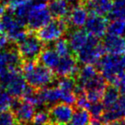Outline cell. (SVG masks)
Instances as JSON below:
<instances>
[{"label":"cell","instance_id":"836d02e7","mask_svg":"<svg viewBox=\"0 0 125 125\" xmlns=\"http://www.w3.org/2000/svg\"><path fill=\"white\" fill-rule=\"evenodd\" d=\"M108 125H125V118H120V119L115 120V121L108 123Z\"/></svg>","mask_w":125,"mask_h":125},{"label":"cell","instance_id":"6da1fadb","mask_svg":"<svg viewBox=\"0 0 125 125\" xmlns=\"http://www.w3.org/2000/svg\"><path fill=\"white\" fill-rule=\"evenodd\" d=\"M70 24L66 17L54 18L47 24L34 32L36 36L44 44L56 41L69 32Z\"/></svg>","mask_w":125,"mask_h":125},{"label":"cell","instance_id":"484cf974","mask_svg":"<svg viewBox=\"0 0 125 125\" xmlns=\"http://www.w3.org/2000/svg\"><path fill=\"white\" fill-rule=\"evenodd\" d=\"M104 106L102 104V102H96L92 103L88 109V111L91 115V117L95 118V119H99L102 116V114L104 111Z\"/></svg>","mask_w":125,"mask_h":125},{"label":"cell","instance_id":"8992f818","mask_svg":"<svg viewBox=\"0 0 125 125\" xmlns=\"http://www.w3.org/2000/svg\"><path fill=\"white\" fill-rule=\"evenodd\" d=\"M36 108L31 103L21 98H13L10 104V110L14 114L18 124L28 125L32 123Z\"/></svg>","mask_w":125,"mask_h":125},{"label":"cell","instance_id":"277c9868","mask_svg":"<svg viewBox=\"0 0 125 125\" xmlns=\"http://www.w3.org/2000/svg\"><path fill=\"white\" fill-rule=\"evenodd\" d=\"M48 6L44 2H37L31 5L27 15V28L30 32H36L52 20Z\"/></svg>","mask_w":125,"mask_h":125},{"label":"cell","instance_id":"4dcf8cb0","mask_svg":"<svg viewBox=\"0 0 125 125\" xmlns=\"http://www.w3.org/2000/svg\"><path fill=\"white\" fill-rule=\"evenodd\" d=\"M115 106L119 111L123 118H125V95H122L121 97H119Z\"/></svg>","mask_w":125,"mask_h":125},{"label":"cell","instance_id":"e0dca14e","mask_svg":"<svg viewBox=\"0 0 125 125\" xmlns=\"http://www.w3.org/2000/svg\"><path fill=\"white\" fill-rule=\"evenodd\" d=\"M60 60V57L54 49L45 48L42 50L39 57V62L51 70H55Z\"/></svg>","mask_w":125,"mask_h":125},{"label":"cell","instance_id":"52a82bcc","mask_svg":"<svg viewBox=\"0 0 125 125\" xmlns=\"http://www.w3.org/2000/svg\"><path fill=\"white\" fill-rule=\"evenodd\" d=\"M50 117V125H61L71 121L74 113L72 105L65 103H56L47 109Z\"/></svg>","mask_w":125,"mask_h":125},{"label":"cell","instance_id":"8d00e7d4","mask_svg":"<svg viewBox=\"0 0 125 125\" xmlns=\"http://www.w3.org/2000/svg\"><path fill=\"white\" fill-rule=\"evenodd\" d=\"M61 125H74V124H72V123H65V124H61Z\"/></svg>","mask_w":125,"mask_h":125},{"label":"cell","instance_id":"5bb4252c","mask_svg":"<svg viewBox=\"0 0 125 125\" xmlns=\"http://www.w3.org/2000/svg\"><path fill=\"white\" fill-rule=\"evenodd\" d=\"M88 36L89 34L87 33V32L85 29H82L81 28L74 29L70 33H69L68 42L71 52L74 54L79 52L85 45Z\"/></svg>","mask_w":125,"mask_h":125},{"label":"cell","instance_id":"7c38bea8","mask_svg":"<svg viewBox=\"0 0 125 125\" xmlns=\"http://www.w3.org/2000/svg\"><path fill=\"white\" fill-rule=\"evenodd\" d=\"M102 44L108 54L125 55V37L108 34L104 37Z\"/></svg>","mask_w":125,"mask_h":125},{"label":"cell","instance_id":"30bf717a","mask_svg":"<svg viewBox=\"0 0 125 125\" xmlns=\"http://www.w3.org/2000/svg\"><path fill=\"white\" fill-rule=\"evenodd\" d=\"M108 23L109 21L104 16L91 15L90 17H87L85 23V30L88 34L98 39H101L105 36Z\"/></svg>","mask_w":125,"mask_h":125},{"label":"cell","instance_id":"8fae6325","mask_svg":"<svg viewBox=\"0 0 125 125\" xmlns=\"http://www.w3.org/2000/svg\"><path fill=\"white\" fill-rule=\"evenodd\" d=\"M82 4L91 15L105 16L113 8V0H85Z\"/></svg>","mask_w":125,"mask_h":125},{"label":"cell","instance_id":"7402d4cb","mask_svg":"<svg viewBox=\"0 0 125 125\" xmlns=\"http://www.w3.org/2000/svg\"><path fill=\"white\" fill-rule=\"evenodd\" d=\"M54 50L58 54L59 57H64V56L73 53L69 45L68 40L63 37H61L60 39L56 40L55 45H54Z\"/></svg>","mask_w":125,"mask_h":125},{"label":"cell","instance_id":"2e32d148","mask_svg":"<svg viewBox=\"0 0 125 125\" xmlns=\"http://www.w3.org/2000/svg\"><path fill=\"white\" fill-rule=\"evenodd\" d=\"M39 93L43 100L44 104L46 106L54 104L60 101L61 89L58 87H42V88L39 89Z\"/></svg>","mask_w":125,"mask_h":125},{"label":"cell","instance_id":"d6986e66","mask_svg":"<svg viewBox=\"0 0 125 125\" xmlns=\"http://www.w3.org/2000/svg\"><path fill=\"white\" fill-rule=\"evenodd\" d=\"M120 97V93L116 87L112 85H107L104 88L102 96V104L105 109H109L116 104Z\"/></svg>","mask_w":125,"mask_h":125},{"label":"cell","instance_id":"9a60e30c","mask_svg":"<svg viewBox=\"0 0 125 125\" xmlns=\"http://www.w3.org/2000/svg\"><path fill=\"white\" fill-rule=\"evenodd\" d=\"M47 6L52 16L55 18L67 17L70 10V5L66 0H50Z\"/></svg>","mask_w":125,"mask_h":125},{"label":"cell","instance_id":"ba28073f","mask_svg":"<svg viewBox=\"0 0 125 125\" xmlns=\"http://www.w3.org/2000/svg\"><path fill=\"white\" fill-rule=\"evenodd\" d=\"M22 62L17 47L10 46L0 50V75L7 70H21Z\"/></svg>","mask_w":125,"mask_h":125},{"label":"cell","instance_id":"f546056e","mask_svg":"<svg viewBox=\"0 0 125 125\" xmlns=\"http://www.w3.org/2000/svg\"><path fill=\"white\" fill-rule=\"evenodd\" d=\"M75 104H76L77 108L80 109H84L88 111L89 107L91 105V103L88 101V99L86 97V94L83 95H80L76 97V101H75Z\"/></svg>","mask_w":125,"mask_h":125},{"label":"cell","instance_id":"603a6c76","mask_svg":"<svg viewBox=\"0 0 125 125\" xmlns=\"http://www.w3.org/2000/svg\"><path fill=\"white\" fill-rule=\"evenodd\" d=\"M33 125H50V117H49L48 111L41 110L35 111L33 117L32 119Z\"/></svg>","mask_w":125,"mask_h":125},{"label":"cell","instance_id":"1f68e13d","mask_svg":"<svg viewBox=\"0 0 125 125\" xmlns=\"http://www.w3.org/2000/svg\"><path fill=\"white\" fill-rule=\"evenodd\" d=\"M10 43V39L4 32H0V50H3Z\"/></svg>","mask_w":125,"mask_h":125},{"label":"cell","instance_id":"f1b7e54d","mask_svg":"<svg viewBox=\"0 0 125 125\" xmlns=\"http://www.w3.org/2000/svg\"><path fill=\"white\" fill-rule=\"evenodd\" d=\"M109 16L111 20L113 19H123L125 20V6L122 8H112L110 12Z\"/></svg>","mask_w":125,"mask_h":125},{"label":"cell","instance_id":"cb8c5ba5","mask_svg":"<svg viewBox=\"0 0 125 125\" xmlns=\"http://www.w3.org/2000/svg\"><path fill=\"white\" fill-rule=\"evenodd\" d=\"M76 84L75 77H61L57 87L62 91H74Z\"/></svg>","mask_w":125,"mask_h":125},{"label":"cell","instance_id":"74e56055","mask_svg":"<svg viewBox=\"0 0 125 125\" xmlns=\"http://www.w3.org/2000/svg\"><path fill=\"white\" fill-rule=\"evenodd\" d=\"M84 1H85V0H82V3H83V2H84Z\"/></svg>","mask_w":125,"mask_h":125},{"label":"cell","instance_id":"3957f363","mask_svg":"<svg viewBox=\"0 0 125 125\" xmlns=\"http://www.w3.org/2000/svg\"><path fill=\"white\" fill-rule=\"evenodd\" d=\"M106 53L99 39L89 34L87 43L75 53L77 61L83 64H94Z\"/></svg>","mask_w":125,"mask_h":125},{"label":"cell","instance_id":"f35d334b","mask_svg":"<svg viewBox=\"0 0 125 125\" xmlns=\"http://www.w3.org/2000/svg\"><path fill=\"white\" fill-rule=\"evenodd\" d=\"M17 125H20V124H17Z\"/></svg>","mask_w":125,"mask_h":125},{"label":"cell","instance_id":"d4e9b609","mask_svg":"<svg viewBox=\"0 0 125 125\" xmlns=\"http://www.w3.org/2000/svg\"><path fill=\"white\" fill-rule=\"evenodd\" d=\"M17 122L13 112L7 110L0 112V125H17Z\"/></svg>","mask_w":125,"mask_h":125},{"label":"cell","instance_id":"83f0119b","mask_svg":"<svg viewBox=\"0 0 125 125\" xmlns=\"http://www.w3.org/2000/svg\"><path fill=\"white\" fill-rule=\"evenodd\" d=\"M104 94V91L101 90H87L86 91V97L88 99L89 102L96 103L99 102L102 99V96Z\"/></svg>","mask_w":125,"mask_h":125},{"label":"cell","instance_id":"44dd1931","mask_svg":"<svg viewBox=\"0 0 125 125\" xmlns=\"http://www.w3.org/2000/svg\"><path fill=\"white\" fill-rule=\"evenodd\" d=\"M107 33L111 35L122 36L125 33V20L113 19L108 23Z\"/></svg>","mask_w":125,"mask_h":125},{"label":"cell","instance_id":"5b68a950","mask_svg":"<svg viewBox=\"0 0 125 125\" xmlns=\"http://www.w3.org/2000/svg\"><path fill=\"white\" fill-rule=\"evenodd\" d=\"M45 44L36 36L34 32H30L24 40L17 44V49L23 60H39Z\"/></svg>","mask_w":125,"mask_h":125},{"label":"cell","instance_id":"4fadbf2b","mask_svg":"<svg viewBox=\"0 0 125 125\" xmlns=\"http://www.w3.org/2000/svg\"><path fill=\"white\" fill-rule=\"evenodd\" d=\"M87 10L82 4H78L76 6L73 7L70 10V13L67 16V20L70 26L75 28H82L84 26L87 19Z\"/></svg>","mask_w":125,"mask_h":125},{"label":"cell","instance_id":"e575fe53","mask_svg":"<svg viewBox=\"0 0 125 125\" xmlns=\"http://www.w3.org/2000/svg\"><path fill=\"white\" fill-rule=\"evenodd\" d=\"M67 2H69V3H77V4H82V0H66Z\"/></svg>","mask_w":125,"mask_h":125},{"label":"cell","instance_id":"ffe728a7","mask_svg":"<svg viewBox=\"0 0 125 125\" xmlns=\"http://www.w3.org/2000/svg\"><path fill=\"white\" fill-rule=\"evenodd\" d=\"M91 121V115L87 110L76 108L74 111L71 118V123L74 125H89Z\"/></svg>","mask_w":125,"mask_h":125},{"label":"cell","instance_id":"4316f807","mask_svg":"<svg viewBox=\"0 0 125 125\" xmlns=\"http://www.w3.org/2000/svg\"><path fill=\"white\" fill-rule=\"evenodd\" d=\"M60 101L65 104L74 105L76 101V96L73 91H62L61 90Z\"/></svg>","mask_w":125,"mask_h":125},{"label":"cell","instance_id":"ac0fdd59","mask_svg":"<svg viewBox=\"0 0 125 125\" xmlns=\"http://www.w3.org/2000/svg\"><path fill=\"white\" fill-rule=\"evenodd\" d=\"M98 74V70L93 64H84L83 67L78 70L75 78L76 83L84 87V85Z\"/></svg>","mask_w":125,"mask_h":125},{"label":"cell","instance_id":"7a4b0ae2","mask_svg":"<svg viewBox=\"0 0 125 125\" xmlns=\"http://www.w3.org/2000/svg\"><path fill=\"white\" fill-rule=\"evenodd\" d=\"M28 85L34 89H40L47 87L57 78L52 70L47 68L38 61L30 71L23 74Z\"/></svg>","mask_w":125,"mask_h":125},{"label":"cell","instance_id":"d590c367","mask_svg":"<svg viewBox=\"0 0 125 125\" xmlns=\"http://www.w3.org/2000/svg\"><path fill=\"white\" fill-rule=\"evenodd\" d=\"M3 91H4V90H3V85H2V83L0 82V94H1Z\"/></svg>","mask_w":125,"mask_h":125},{"label":"cell","instance_id":"9c48e42d","mask_svg":"<svg viewBox=\"0 0 125 125\" xmlns=\"http://www.w3.org/2000/svg\"><path fill=\"white\" fill-rule=\"evenodd\" d=\"M78 61L74 53L61 57L57 66L55 68L57 77H75L78 72Z\"/></svg>","mask_w":125,"mask_h":125},{"label":"cell","instance_id":"d6a6232c","mask_svg":"<svg viewBox=\"0 0 125 125\" xmlns=\"http://www.w3.org/2000/svg\"><path fill=\"white\" fill-rule=\"evenodd\" d=\"M6 10H7L6 4H5V3H1V2H0V19L4 16V15L5 14Z\"/></svg>","mask_w":125,"mask_h":125}]
</instances>
